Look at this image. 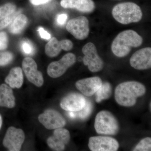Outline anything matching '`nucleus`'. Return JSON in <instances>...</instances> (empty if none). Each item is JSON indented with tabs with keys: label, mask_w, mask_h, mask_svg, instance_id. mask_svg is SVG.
Returning a JSON list of instances; mask_svg holds the SVG:
<instances>
[{
	"label": "nucleus",
	"mask_w": 151,
	"mask_h": 151,
	"mask_svg": "<svg viewBox=\"0 0 151 151\" xmlns=\"http://www.w3.org/2000/svg\"><path fill=\"white\" fill-rule=\"evenodd\" d=\"M145 86L137 81H130L121 83L116 87L115 98L119 105L124 107L134 106L137 99L145 95Z\"/></svg>",
	"instance_id": "1"
},
{
	"label": "nucleus",
	"mask_w": 151,
	"mask_h": 151,
	"mask_svg": "<svg viewBox=\"0 0 151 151\" xmlns=\"http://www.w3.org/2000/svg\"><path fill=\"white\" fill-rule=\"evenodd\" d=\"M143 38L133 30H127L120 32L113 41L111 50L118 57H124L129 53L132 47L140 46Z\"/></svg>",
	"instance_id": "2"
},
{
	"label": "nucleus",
	"mask_w": 151,
	"mask_h": 151,
	"mask_svg": "<svg viewBox=\"0 0 151 151\" xmlns=\"http://www.w3.org/2000/svg\"><path fill=\"white\" fill-rule=\"evenodd\" d=\"M112 14L116 21L123 24L138 22L143 16L140 7L132 2L117 4L113 7Z\"/></svg>",
	"instance_id": "3"
},
{
	"label": "nucleus",
	"mask_w": 151,
	"mask_h": 151,
	"mask_svg": "<svg viewBox=\"0 0 151 151\" xmlns=\"http://www.w3.org/2000/svg\"><path fill=\"white\" fill-rule=\"evenodd\" d=\"M94 128L97 134L115 135L119 131V123L111 112L101 111L97 113L95 118Z\"/></svg>",
	"instance_id": "4"
},
{
	"label": "nucleus",
	"mask_w": 151,
	"mask_h": 151,
	"mask_svg": "<svg viewBox=\"0 0 151 151\" xmlns=\"http://www.w3.org/2000/svg\"><path fill=\"white\" fill-rule=\"evenodd\" d=\"M82 52L84 55L82 60L83 63L90 71L97 72L103 69L104 62L98 55L94 44L91 42L86 43L82 48Z\"/></svg>",
	"instance_id": "5"
},
{
	"label": "nucleus",
	"mask_w": 151,
	"mask_h": 151,
	"mask_svg": "<svg viewBox=\"0 0 151 151\" xmlns=\"http://www.w3.org/2000/svg\"><path fill=\"white\" fill-rule=\"evenodd\" d=\"M66 28L76 39L83 40L89 36V20L86 17L83 16L71 19L67 23Z\"/></svg>",
	"instance_id": "6"
},
{
	"label": "nucleus",
	"mask_w": 151,
	"mask_h": 151,
	"mask_svg": "<svg viewBox=\"0 0 151 151\" xmlns=\"http://www.w3.org/2000/svg\"><path fill=\"white\" fill-rule=\"evenodd\" d=\"M76 57L72 53L65 55L58 61H54L49 65L47 73L50 77L57 78L60 77L76 61Z\"/></svg>",
	"instance_id": "7"
},
{
	"label": "nucleus",
	"mask_w": 151,
	"mask_h": 151,
	"mask_svg": "<svg viewBox=\"0 0 151 151\" xmlns=\"http://www.w3.org/2000/svg\"><path fill=\"white\" fill-rule=\"evenodd\" d=\"M24 139V133L22 130L11 127L6 132L3 141V145L9 151H19Z\"/></svg>",
	"instance_id": "8"
},
{
	"label": "nucleus",
	"mask_w": 151,
	"mask_h": 151,
	"mask_svg": "<svg viewBox=\"0 0 151 151\" xmlns=\"http://www.w3.org/2000/svg\"><path fill=\"white\" fill-rule=\"evenodd\" d=\"M39 121L47 129H55L63 128L66 124L63 116L55 110L49 109L38 116Z\"/></svg>",
	"instance_id": "9"
},
{
	"label": "nucleus",
	"mask_w": 151,
	"mask_h": 151,
	"mask_svg": "<svg viewBox=\"0 0 151 151\" xmlns=\"http://www.w3.org/2000/svg\"><path fill=\"white\" fill-rule=\"evenodd\" d=\"M88 147L92 151H116L119 145L116 139L111 137L97 136L89 138Z\"/></svg>",
	"instance_id": "10"
},
{
	"label": "nucleus",
	"mask_w": 151,
	"mask_h": 151,
	"mask_svg": "<svg viewBox=\"0 0 151 151\" xmlns=\"http://www.w3.org/2000/svg\"><path fill=\"white\" fill-rule=\"evenodd\" d=\"M22 69L28 80L38 87L43 85L44 78L42 73L37 70L36 63L32 58H25L22 63Z\"/></svg>",
	"instance_id": "11"
},
{
	"label": "nucleus",
	"mask_w": 151,
	"mask_h": 151,
	"mask_svg": "<svg viewBox=\"0 0 151 151\" xmlns=\"http://www.w3.org/2000/svg\"><path fill=\"white\" fill-rule=\"evenodd\" d=\"M132 67L139 70H146L151 67V48L145 47L135 52L130 60Z\"/></svg>",
	"instance_id": "12"
},
{
	"label": "nucleus",
	"mask_w": 151,
	"mask_h": 151,
	"mask_svg": "<svg viewBox=\"0 0 151 151\" xmlns=\"http://www.w3.org/2000/svg\"><path fill=\"white\" fill-rule=\"evenodd\" d=\"M70 139L69 131L62 128L55 129L53 135L49 137L47 140V145L55 151L64 150L65 146Z\"/></svg>",
	"instance_id": "13"
},
{
	"label": "nucleus",
	"mask_w": 151,
	"mask_h": 151,
	"mask_svg": "<svg viewBox=\"0 0 151 151\" xmlns=\"http://www.w3.org/2000/svg\"><path fill=\"white\" fill-rule=\"evenodd\" d=\"M86 103V99L78 93H71L63 97L60 103V107L68 112H77L83 109Z\"/></svg>",
	"instance_id": "14"
},
{
	"label": "nucleus",
	"mask_w": 151,
	"mask_h": 151,
	"mask_svg": "<svg viewBox=\"0 0 151 151\" xmlns=\"http://www.w3.org/2000/svg\"><path fill=\"white\" fill-rule=\"evenodd\" d=\"M103 84V81L98 76L84 78L76 83V86L84 95L91 97L95 94Z\"/></svg>",
	"instance_id": "15"
},
{
	"label": "nucleus",
	"mask_w": 151,
	"mask_h": 151,
	"mask_svg": "<svg viewBox=\"0 0 151 151\" xmlns=\"http://www.w3.org/2000/svg\"><path fill=\"white\" fill-rule=\"evenodd\" d=\"M60 4L63 8L75 9L85 13L92 12L96 8L93 0H61Z\"/></svg>",
	"instance_id": "16"
},
{
	"label": "nucleus",
	"mask_w": 151,
	"mask_h": 151,
	"mask_svg": "<svg viewBox=\"0 0 151 151\" xmlns=\"http://www.w3.org/2000/svg\"><path fill=\"white\" fill-rule=\"evenodd\" d=\"M15 105V98L12 88L7 84L0 85V106L12 108Z\"/></svg>",
	"instance_id": "17"
},
{
	"label": "nucleus",
	"mask_w": 151,
	"mask_h": 151,
	"mask_svg": "<svg viewBox=\"0 0 151 151\" xmlns=\"http://www.w3.org/2000/svg\"><path fill=\"white\" fill-rule=\"evenodd\" d=\"M6 83L12 88H19L23 83L24 76L21 68L19 67L12 68L5 80Z\"/></svg>",
	"instance_id": "18"
},
{
	"label": "nucleus",
	"mask_w": 151,
	"mask_h": 151,
	"mask_svg": "<svg viewBox=\"0 0 151 151\" xmlns=\"http://www.w3.org/2000/svg\"><path fill=\"white\" fill-rule=\"evenodd\" d=\"M28 22L27 18L23 14H19L17 16L10 25L9 31L14 34H18L22 32Z\"/></svg>",
	"instance_id": "19"
},
{
	"label": "nucleus",
	"mask_w": 151,
	"mask_h": 151,
	"mask_svg": "<svg viewBox=\"0 0 151 151\" xmlns=\"http://www.w3.org/2000/svg\"><path fill=\"white\" fill-rule=\"evenodd\" d=\"M93 106L91 101L86 99V103L83 109L77 112H68V116L71 119L84 120L90 116L93 111Z\"/></svg>",
	"instance_id": "20"
},
{
	"label": "nucleus",
	"mask_w": 151,
	"mask_h": 151,
	"mask_svg": "<svg viewBox=\"0 0 151 151\" xmlns=\"http://www.w3.org/2000/svg\"><path fill=\"white\" fill-rule=\"evenodd\" d=\"M61 50L62 48L60 42L54 37L52 38L45 47V53L50 57H55L57 56Z\"/></svg>",
	"instance_id": "21"
},
{
	"label": "nucleus",
	"mask_w": 151,
	"mask_h": 151,
	"mask_svg": "<svg viewBox=\"0 0 151 151\" xmlns=\"http://www.w3.org/2000/svg\"><path fill=\"white\" fill-rule=\"evenodd\" d=\"M112 86L108 82L103 83L98 89L96 94V101L97 103H100L103 100H107L111 97L112 94Z\"/></svg>",
	"instance_id": "22"
},
{
	"label": "nucleus",
	"mask_w": 151,
	"mask_h": 151,
	"mask_svg": "<svg viewBox=\"0 0 151 151\" xmlns=\"http://www.w3.org/2000/svg\"><path fill=\"white\" fill-rule=\"evenodd\" d=\"M16 6L12 3H7L0 6V20L16 12Z\"/></svg>",
	"instance_id": "23"
},
{
	"label": "nucleus",
	"mask_w": 151,
	"mask_h": 151,
	"mask_svg": "<svg viewBox=\"0 0 151 151\" xmlns=\"http://www.w3.org/2000/svg\"><path fill=\"white\" fill-rule=\"evenodd\" d=\"M151 139L147 137L141 140L133 150L134 151H150Z\"/></svg>",
	"instance_id": "24"
},
{
	"label": "nucleus",
	"mask_w": 151,
	"mask_h": 151,
	"mask_svg": "<svg viewBox=\"0 0 151 151\" xmlns=\"http://www.w3.org/2000/svg\"><path fill=\"white\" fill-rule=\"evenodd\" d=\"M13 55L9 52H0V66L8 64L12 60Z\"/></svg>",
	"instance_id": "25"
},
{
	"label": "nucleus",
	"mask_w": 151,
	"mask_h": 151,
	"mask_svg": "<svg viewBox=\"0 0 151 151\" xmlns=\"http://www.w3.org/2000/svg\"><path fill=\"white\" fill-rule=\"evenodd\" d=\"M19 13L20 12H15L14 13L6 17L5 18L2 20L0 22V30L8 26L9 25H10L15 18Z\"/></svg>",
	"instance_id": "26"
},
{
	"label": "nucleus",
	"mask_w": 151,
	"mask_h": 151,
	"mask_svg": "<svg viewBox=\"0 0 151 151\" xmlns=\"http://www.w3.org/2000/svg\"><path fill=\"white\" fill-rule=\"evenodd\" d=\"M8 44V38L6 32H0V50H4L7 48Z\"/></svg>",
	"instance_id": "27"
},
{
	"label": "nucleus",
	"mask_w": 151,
	"mask_h": 151,
	"mask_svg": "<svg viewBox=\"0 0 151 151\" xmlns=\"http://www.w3.org/2000/svg\"><path fill=\"white\" fill-rule=\"evenodd\" d=\"M60 42L62 49L65 51H69L73 48V42L69 40H63L60 41Z\"/></svg>",
	"instance_id": "28"
},
{
	"label": "nucleus",
	"mask_w": 151,
	"mask_h": 151,
	"mask_svg": "<svg viewBox=\"0 0 151 151\" xmlns=\"http://www.w3.org/2000/svg\"><path fill=\"white\" fill-rule=\"evenodd\" d=\"M22 48L26 54H31L32 53L33 48L32 45L27 41L24 42H23L22 44Z\"/></svg>",
	"instance_id": "29"
},
{
	"label": "nucleus",
	"mask_w": 151,
	"mask_h": 151,
	"mask_svg": "<svg viewBox=\"0 0 151 151\" xmlns=\"http://www.w3.org/2000/svg\"><path fill=\"white\" fill-rule=\"evenodd\" d=\"M68 18V16L66 14H60L58 16L57 22L60 25H63L65 24Z\"/></svg>",
	"instance_id": "30"
},
{
	"label": "nucleus",
	"mask_w": 151,
	"mask_h": 151,
	"mask_svg": "<svg viewBox=\"0 0 151 151\" xmlns=\"http://www.w3.org/2000/svg\"><path fill=\"white\" fill-rule=\"evenodd\" d=\"M38 31V32L39 33L41 37L42 38L45 40L50 39V38H51V35L46 31L43 28L40 27Z\"/></svg>",
	"instance_id": "31"
},
{
	"label": "nucleus",
	"mask_w": 151,
	"mask_h": 151,
	"mask_svg": "<svg viewBox=\"0 0 151 151\" xmlns=\"http://www.w3.org/2000/svg\"><path fill=\"white\" fill-rule=\"evenodd\" d=\"M29 1L31 4H32L33 5L37 6L46 4L51 0H29Z\"/></svg>",
	"instance_id": "32"
},
{
	"label": "nucleus",
	"mask_w": 151,
	"mask_h": 151,
	"mask_svg": "<svg viewBox=\"0 0 151 151\" xmlns=\"http://www.w3.org/2000/svg\"><path fill=\"white\" fill-rule=\"evenodd\" d=\"M2 118L1 116L0 115V129H1V127H2Z\"/></svg>",
	"instance_id": "33"
},
{
	"label": "nucleus",
	"mask_w": 151,
	"mask_h": 151,
	"mask_svg": "<svg viewBox=\"0 0 151 151\" xmlns=\"http://www.w3.org/2000/svg\"><path fill=\"white\" fill-rule=\"evenodd\" d=\"M78 60H79V61H81L83 59H82V58H81V57H80V58H78Z\"/></svg>",
	"instance_id": "34"
}]
</instances>
